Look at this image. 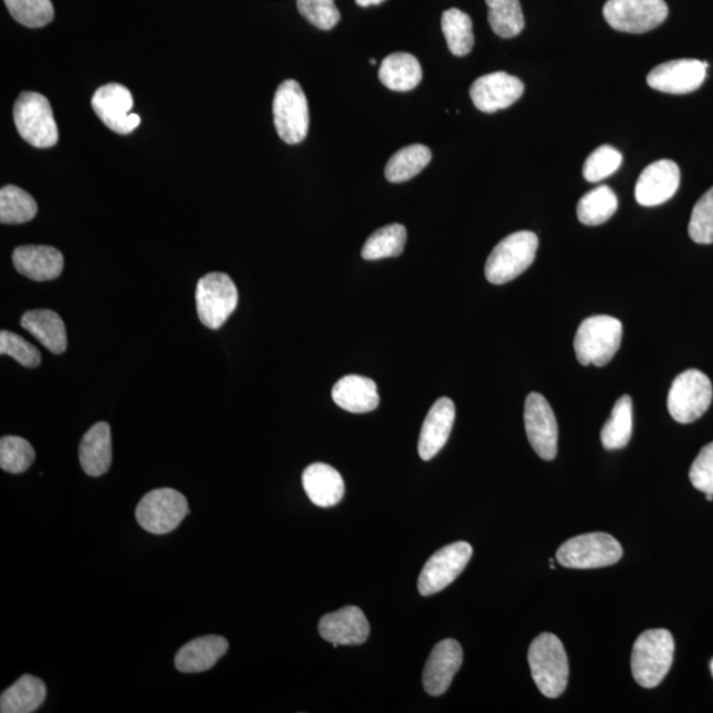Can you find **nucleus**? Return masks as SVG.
Listing matches in <instances>:
<instances>
[{
  "mask_svg": "<svg viewBox=\"0 0 713 713\" xmlns=\"http://www.w3.org/2000/svg\"><path fill=\"white\" fill-rule=\"evenodd\" d=\"M675 643L669 630L643 631L631 651V672L644 689L661 684L674 661Z\"/></svg>",
  "mask_w": 713,
  "mask_h": 713,
  "instance_id": "nucleus-1",
  "label": "nucleus"
},
{
  "mask_svg": "<svg viewBox=\"0 0 713 713\" xmlns=\"http://www.w3.org/2000/svg\"><path fill=\"white\" fill-rule=\"evenodd\" d=\"M528 663L536 688L547 698H559L566 691L569 664L565 647L553 633L536 637L528 649Z\"/></svg>",
  "mask_w": 713,
  "mask_h": 713,
  "instance_id": "nucleus-2",
  "label": "nucleus"
},
{
  "mask_svg": "<svg viewBox=\"0 0 713 713\" xmlns=\"http://www.w3.org/2000/svg\"><path fill=\"white\" fill-rule=\"evenodd\" d=\"M622 323L612 316L599 315L586 318L575 336L577 361L597 368L612 361L622 342Z\"/></svg>",
  "mask_w": 713,
  "mask_h": 713,
  "instance_id": "nucleus-3",
  "label": "nucleus"
},
{
  "mask_svg": "<svg viewBox=\"0 0 713 713\" xmlns=\"http://www.w3.org/2000/svg\"><path fill=\"white\" fill-rule=\"evenodd\" d=\"M538 247V237L527 230L507 235L487 258L486 280L493 284L512 282L532 266Z\"/></svg>",
  "mask_w": 713,
  "mask_h": 713,
  "instance_id": "nucleus-4",
  "label": "nucleus"
},
{
  "mask_svg": "<svg viewBox=\"0 0 713 713\" xmlns=\"http://www.w3.org/2000/svg\"><path fill=\"white\" fill-rule=\"evenodd\" d=\"M13 120L22 137L31 146L50 148L57 145L59 128L50 101L43 94L24 92L13 106Z\"/></svg>",
  "mask_w": 713,
  "mask_h": 713,
  "instance_id": "nucleus-5",
  "label": "nucleus"
},
{
  "mask_svg": "<svg viewBox=\"0 0 713 713\" xmlns=\"http://www.w3.org/2000/svg\"><path fill=\"white\" fill-rule=\"evenodd\" d=\"M622 554L620 543L612 535L590 533L563 543L556 553V559L563 567L594 569L616 565Z\"/></svg>",
  "mask_w": 713,
  "mask_h": 713,
  "instance_id": "nucleus-6",
  "label": "nucleus"
},
{
  "mask_svg": "<svg viewBox=\"0 0 713 713\" xmlns=\"http://www.w3.org/2000/svg\"><path fill=\"white\" fill-rule=\"evenodd\" d=\"M713 398L711 380L701 370L690 369L679 375L671 385L668 409L678 423L689 424L702 418Z\"/></svg>",
  "mask_w": 713,
  "mask_h": 713,
  "instance_id": "nucleus-7",
  "label": "nucleus"
},
{
  "mask_svg": "<svg viewBox=\"0 0 713 713\" xmlns=\"http://www.w3.org/2000/svg\"><path fill=\"white\" fill-rule=\"evenodd\" d=\"M274 125L280 138L287 145H298L310 130L308 101L295 80L277 87L273 104Z\"/></svg>",
  "mask_w": 713,
  "mask_h": 713,
  "instance_id": "nucleus-8",
  "label": "nucleus"
},
{
  "mask_svg": "<svg viewBox=\"0 0 713 713\" xmlns=\"http://www.w3.org/2000/svg\"><path fill=\"white\" fill-rule=\"evenodd\" d=\"M197 314L209 329H220L232 316L238 305V290L232 277L210 273L197 283Z\"/></svg>",
  "mask_w": 713,
  "mask_h": 713,
  "instance_id": "nucleus-9",
  "label": "nucleus"
},
{
  "mask_svg": "<svg viewBox=\"0 0 713 713\" xmlns=\"http://www.w3.org/2000/svg\"><path fill=\"white\" fill-rule=\"evenodd\" d=\"M189 513L188 501L171 487L156 489L143 497L137 507V521L148 533L162 535L178 528Z\"/></svg>",
  "mask_w": 713,
  "mask_h": 713,
  "instance_id": "nucleus-10",
  "label": "nucleus"
},
{
  "mask_svg": "<svg viewBox=\"0 0 713 713\" xmlns=\"http://www.w3.org/2000/svg\"><path fill=\"white\" fill-rule=\"evenodd\" d=\"M602 13L616 31L644 33L668 19L669 7L664 0H608Z\"/></svg>",
  "mask_w": 713,
  "mask_h": 713,
  "instance_id": "nucleus-11",
  "label": "nucleus"
},
{
  "mask_svg": "<svg viewBox=\"0 0 713 713\" xmlns=\"http://www.w3.org/2000/svg\"><path fill=\"white\" fill-rule=\"evenodd\" d=\"M472 555L473 548L466 542H457L440 548L427 560L419 576L420 595L432 596L450 586L463 574Z\"/></svg>",
  "mask_w": 713,
  "mask_h": 713,
  "instance_id": "nucleus-12",
  "label": "nucleus"
},
{
  "mask_svg": "<svg viewBox=\"0 0 713 713\" xmlns=\"http://www.w3.org/2000/svg\"><path fill=\"white\" fill-rule=\"evenodd\" d=\"M525 428L535 453L543 460H554L558 454V423L552 406L542 394L532 392L526 398Z\"/></svg>",
  "mask_w": 713,
  "mask_h": 713,
  "instance_id": "nucleus-13",
  "label": "nucleus"
},
{
  "mask_svg": "<svg viewBox=\"0 0 713 713\" xmlns=\"http://www.w3.org/2000/svg\"><path fill=\"white\" fill-rule=\"evenodd\" d=\"M92 106L98 118L114 133L132 134L140 125L139 115L132 113L133 94L124 85L101 86L93 95Z\"/></svg>",
  "mask_w": 713,
  "mask_h": 713,
  "instance_id": "nucleus-14",
  "label": "nucleus"
},
{
  "mask_svg": "<svg viewBox=\"0 0 713 713\" xmlns=\"http://www.w3.org/2000/svg\"><path fill=\"white\" fill-rule=\"evenodd\" d=\"M709 63L682 59L669 61L651 70L648 85L651 90L669 94H688L699 90L707 77Z\"/></svg>",
  "mask_w": 713,
  "mask_h": 713,
  "instance_id": "nucleus-15",
  "label": "nucleus"
},
{
  "mask_svg": "<svg viewBox=\"0 0 713 713\" xmlns=\"http://www.w3.org/2000/svg\"><path fill=\"white\" fill-rule=\"evenodd\" d=\"M523 92L525 85L518 77L505 72H495L475 80L470 94L480 112L491 114L514 105Z\"/></svg>",
  "mask_w": 713,
  "mask_h": 713,
  "instance_id": "nucleus-16",
  "label": "nucleus"
},
{
  "mask_svg": "<svg viewBox=\"0 0 713 713\" xmlns=\"http://www.w3.org/2000/svg\"><path fill=\"white\" fill-rule=\"evenodd\" d=\"M681 185L677 162L668 159L651 162L643 169L636 186V200L642 207H658L669 201Z\"/></svg>",
  "mask_w": 713,
  "mask_h": 713,
  "instance_id": "nucleus-17",
  "label": "nucleus"
},
{
  "mask_svg": "<svg viewBox=\"0 0 713 713\" xmlns=\"http://www.w3.org/2000/svg\"><path fill=\"white\" fill-rule=\"evenodd\" d=\"M463 664V649L454 640H444L433 648L423 671V685L428 695L440 696L450 689L454 675Z\"/></svg>",
  "mask_w": 713,
  "mask_h": 713,
  "instance_id": "nucleus-18",
  "label": "nucleus"
},
{
  "mask_svg": "<svg viewBox=\"0 0 713 713\" xmlns=\"http://www.w3.org/2000/svg\"><path fill=\"white\" fill-rule=\"evenodd\" d=\"M318 631L325 641L339 644H363L370 635V625L363 610L345 607L337 612L324 616L318 622Z\"/></svg>",
  "mask_w": 713,
  "mask_h": 713,
  "instance_id": "nucleus-19",
  "label": "nucleus"
},
{
  "mask_svg": "<svg viewBox=\"0 0 713 713\" xmlns=\"http://www.w3.org/2000/svg\"><path fill=\"white\" fill-rule=\"evenodd\" d=\"M457 409L450 398H440L428 411L422 431H420L418 452L428 461L443 450L453 428Z\"/></svg>",
  "mask_w": 713,
  "mask_h": 713,
  "instance_id": "nucleus-20",
  "label": "nucleus"
},
{
  "mask_svg": "<svg viewBox=\"0 0 713 713\" xmlns=\"http://www.w3.org/2000/svg\"><path fill=\"white\" fill-rule=\"evenodd\" d=\"M13 266L31 281L48 282L63 273L64 256L52 247H20L13 251Z\"/></svg>",
  "mask_w": 713,
  "mask_h": 713,
  "instance_id": "nucleus-21",
  "label": "nucleus"
},
{
  "mask_svg": "<svg viewBox=\"0 0 713 713\" xmlns=\"http://www.w3.org/2000/svg\"><path fill=\"white\" fill-rule=\"evenodd\" d=\"M229 642L220 636L196 638L182 647L175 657V665L181 672L193 674L212 669L228 653Z\"/></svg>",
  "mask_w": 713,
  "mask_h": 713,
  "instance_id": "nucleus-22",
  "label": "nucleus"
},
{
  "mask_svg": "<svg viewBox=\"0 0 713 713\" xmlns=\"http://www.w3.org/2000/svg\"><path fill=\"white\" fill-rule=\"evenodd\" d=\"M303 487L312 504L331 507L343 500L345 482L335 468L324 464H311L303 472Z\"/></svg>",
  "mask_w": 713,
  "mask_h": 713,
  "instance_id": "nucleus-23",
  "label": "nucleus"
},
{
  "mask_svg": "<svg viewBox=\"0 0 713 713\" xmlns=\"http://www.w3.org/2000/svg\"><path fill=\"white\" fill-rule=\"evenodd\" d=\"M113 444L111 426L105 422L94 424L84 434L80 444V464L91 478H99L111 470Z\"/></svg>",
  "mask_w": 713,
  "mask_h": 713,
  "instance_id": "nucleus-24",
  "label": "nucleus"
},
{
  "mask_svg": "<svg viewBox=\"0 0 713 713\" xmlns=\"http://www.w3.org/2000/svg\"><path fill=\"white\" fill-rule=\"evenodd\" d=\"M332 398L338 407L353 413L376 410L379 405L375 380L361 376H346L333 386Z\"/></svg>",
  "mask_w": 713,
  "mask_h": 713,
  "instance_id": "nucleus-25",
  "label": "nucleus"
},
{
  "mask_svg": "<svg viewBox=\"0 0 713 713\" xmlns=\"http://www.w3.org/2000/svg\"><path fill=\"white\" fill-rule=\"evenodd\" d=\"M20 324H22L23 329L31 333L54 355H63L66 350L65 324L56 312L51 310L25 312Z\"/></svg>",
  "mask_w": 713,
  "mask_h": 713,
  "instance_id": "nucleus-26",
  "label": "nucleus"
},
{
  "mask_svg": "<svg viewBox=\"0 0 713 713\" xmlns=\"http://www.w3.org/2000/svg\"><path fill=\"white\" fill-rule=\"evenodd\" d=\"M378 77L387 90L392 92H410L422 81V66L410 53H392L380 64Z\"/></svg>",
  "mask_w": 713,
  "mask_h": 713,
  "instance_id": "nucleus-27",
  "label": "nucleus"
},
{
  "mask_svg": "<svg viewBox=\"0 0 713 713\" xmlns=\"http://www.w3.org/2000/svg\"><path fill=\"white\" fill-rule=\"evenodd\" d=\"M46 688L42 679L23 675L0 698L2 713H31L39 710L45 701Z\"/></svg>",
  "mask_w": 713,
  "mask_h": 713,
  "instance_id": "nucleus-28",
  "label": "nucleus"
},
{
  "mask_svg": "<svg viewBox=\"0 0 713 713\" xmlns=\"http://www.w3.org/2000/svg\"><path fill=\"white\" fill-rule=\"evenodd\" d=\"M633 433V400L622 396L617 400L612 413L601 430V443L608 451L622 450Z\"/></svg>",
  "mask_w": 713,
  "mask_h": 713,
  "instance_id": "nucleus-29",
  "label": "nucleus"
},
{
  "mask_svg": "<svg viewBox=\"0 0 713 713\" xmlns=\"http://www.w3.org/2000/svg\"><path fill=\"white\" fill-rule=\"evenodd\" d=\"M431 149L423 145H411L391 156L385 168V176L390 182H405L416 178L417 175L430 165Z\"/></svg>",
  "mask_w": 713,
  "mask_h": 713,
  "instance_id": "nucleus-30",
  "label": "nucleus"
},
{
  "mask_svg": "<svg viewBox=\"0 0 713 713\" xmlns=\"http://www.w3.org/2000/svg\"><path fill=\"white\" fill-rule=\"evenodd\" d=\"M618 207L617 196L607 186L597 187L584 195L577 203V219L584 226L599 227L612 219Z\"/></svg>",
  "mask_w": 713,
  "mask_h": 713,
  "instance_id": "nucleus-31",
  "label": "nucleus"
},
{
  "mask_svg": "<svg viewBox=\"0 0 713 713\" xmlns=\"http://www.w3.org/2000/svg\"><path fill=\"white\" fill-rule=\"evenodd\" d=\"M441 31L454 56L463 57L474 45L473 23L470 15L459 9L447 10L441 17Z\"/></svg>",
  "mask_w": 713,
  "mask_h": 713,
  "instance_id": "nucleus-32",
  "label": "nucleus"
},
{
  "mask_svg": "<svg viewBox=\"0 0 713 713\" xmlns=\"http://www.w3.org/2000/svg\"><path fill=\"white\" fill-rule=\"evenodd\" d=\"M487 20L495 35L504 39L518 36L525 29L520 0H485Z\"/></svg>",
  "mask_w": 713,
  "mask_h": 713,
  "instance_id": "nucleus-33",
  "label": "nucleus"
},
{
  "mask_svg": "<svg viewBox=\"0 0 713 713\" xmlns=\"http://www.w3.org/2000/svg\"><path fill=\"white\" fill-rule=\"evenodd\" d=\"M38 203L30 193L17 186L0 190V222L4 226H20L35 219Z\"/></svg>",
  "mask_w": 713,
  "mask_h": 713,
  "instance_id": "nucleus-34",
  "label": "nucleus"
},
{
  "mask_svg": "<svg viewBox=\"0 0 713 713\" xmlns=\"http://www.w3.org/2000/svg\"><path fill=\"white\" fill-rule=\"evenodd\" d=\"M407 232L400 223H392L377 230L365 242L361 255L366 261L399 256L403 253Z\"/></svg>",
  "mask_w": 713,
  "mask_h": 713,
  "instance_id": "nucleus-35",
  "label": "nucleus"
},
{
  "mask_svg": "<svg viewBox=\"0 0 713 713\" xmlns=\"http://www.w3.org/2000/svg\"><path fill=\"white\" fill-rule=\"evenodd\" d=\"M36 454L30 441L19 437L0 440V468L7 473L20 474L30 470Z\"/></svg>",
  "mask_w": 713,
  "mask_h": 713,
  "instance_id": "nucleus-36",
  "label": "nucleus"
},
{
  "mask_svg": "<svg viewBox=\"0 0 713 713\" xmlns=\"http://www.w3.org/2000/svg\"><path fill=\"white\" fill-rule=\"evenodd\" d=\"M4 3L11 17L29 29H42L54 18L51 0H4Z\"/></svg>",
  "mask_w": 713,
  "mask_h": 713,
  "instance_id": "nucleus-37",
  "label": "nucleus"
},
{
  "mask_svg": "<svg viewBox=\"0 0 713 713\" xmlns=\"http://www.w3.org/2000/svg\"><path fill=\"white\" fill-rule=\"evenodd\" d=\"M622 165V154L612 146H601L588 156L583 168L584 178L599 182L618 171Z\"/></svg>",
  "mask_w": 713,
  "mask_h": 713,
  "instance_id": "nucleus-38",
  "label": "nucleus"
},
{
  "mask_svg": "<svg viewBox=\"0 0 713 713\" xmlns=\"http://www.w3.org/2000/svg\"><path fill=\"white\" fill-rule=\"evenodd\" d=\"M689 234L691 240L696 243H713V187L695 203L691 214Z\"/></svg>",
  "mask_w": 713,
  "mask_h": 713,
  "instance_id": "nucleus-39",
  "label": "nucleus"
},
{
  "mask_svg": "<svg viewBox=\"0 0 713 713\" xmlns=\"http://www.w3.org/2000/svg\"><path fill=\"white\" fill-rule=\"evenodd\" d=\"M0 355L12 357L24 368H38L42 363L38 348L10 331L0 332Z\"/></svg>",
  "mask_w": 713,
  "mask_h": 713,
  "instance_id": "nucleus-40",
  "label": "nucleus"
},
{
  "mask_svg": "<svg viewBox=\"0 0 713 713\" xmlns=\"http://www.w3.org/2000/svg\"><path fill=\"white\" fill-rule=\"evenodd\" d=\"M297 10L318 30L335 29L342 19L335 0H297Z\"/></svg>",
  "mask_w": 713,
  "mask_h": 713,
  "instance_id": "nucleus-41",
  "label": "nucleus"
},
{
  "mask_svg": "<svg viewBox=\"0 0 713 713\" xmlns=\"http://www.w3.org/2000/svg\"><path fill=\"white\" fill-rule=\"evenodd\" d=\"M691 484L698 491L713 494V441L703 447L690 470Z\"/></svg>",
  "mask_w": 713,
  "mask_h": 713,
  "instance_id": "nucleus-42",
  "label": "nucleus"
},
{
  "mask_svg": "<svg viewBox=\"0 0 713 713\" xmlns=\"http://www.w3.org/2000/svg\"><path fill=\"white\" fill-rule=\"evenodd\" d=\"M386 2V0H356V3L359 7H370V6H379Z\"/></svg>",
  "mask_w": 713,
  "mask_h": 713,
  "instance_id": "nucleus-43",
  "label": "nucleus"
},
{
  "mask_svg": "<svg viewBox=\"0 0 713 713\" xmlns=\"http://www.w3.org/2000/svg\"><path fill=\"white\" fill-rule=\"evenodd\" d=\"M705 499H707V501H710V502L713 501V494H711V493L705 494Z\"/></svg>",
  "mask_w": 713,
  "mask_h": 713,
  "instance_id": "nucleus-44",
  "label": "nucleus"
},
{
  "mask_svg": "<svg viewBox=\"0 0 713 713\" xmlns=\"http://www.w3.org/2000/svg\"><path fill=\"white\" fill-rule=\"evenodd\" d=\"M370 64H371V65H376V64H377L376 59H370Z\"/></svg>",
  "mask_w": 713,
  "mask_h": 713,
  "instance_id": "nucleus-45",
  "label": "nucleus"
},
{
  "mask_svg": "<svg viewBox=\"0 0 713 713\" xmlns=\"http://www.w3.org/2000/svg\"><path fill=\"white\" fill-rule=\"evenodd\" d=\"M711 670H712V674H713V661H712V663H711Z\"/></svg>",
  "mask_w": 713,
  "mask_h": 713,
  "instance_id": "nucleus-46",
  "label": "nucleus"
}]
</instances>
